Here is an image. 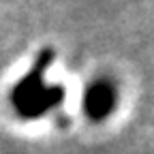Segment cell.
I'll return each mask as SVG.
<instances>
[{
	"label": "cell",
	"instance_id": "cell-2",
	"mask_svg": "<svg viewBox=\"0 0 154 154\" xmlns=\"http://www.w3.org/2000/svg\"><path fill=\"white\" fill-rule=\"evenodd\" d=\"M116 105H118V88L109 77H96L86 86L82 107H84V113L88 116V120L105 122L113 113Z\"/></svg>",
	"mask_w": 154,
	"mask_h": 154
},
{
	"label": "cell",
	"instance_id": "cell-1",
	"mask_svg": "<svg viewBox=\"0 0 154 154\" xmlns=\"http://www.w3.org/2000/svg\"><path fill=\"white\" fill-rule=\"evenodd\" d=\"M54 58L56 51L51 47L41 49L30 71L11 88V107L22 120H38L56 107H60V103L64 101V88L60 84L45 82V71L51 66Z\"/></svg>",
	"mask_w": 154,
	"mask_h": 154
}]
</instances>
